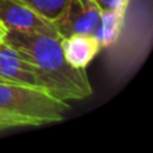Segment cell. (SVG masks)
<instances>
[{"label":"cell","mask_w":153,"mask_h":153,"mask_svg":"<svg viewBox=\"0 0 153 153\" xmlns=\"http://www.w3.org/2000/svg\"><path fill=\"white\" fill-rule=\"evenodd\" d=\"M58 34H39L8 30L4 43L38 70L48 91L62 101L83 100L91 95L86 69H74L66 62Z\"/></svg>","instance_id":"obj_1"},{"label":"cell","mask_w":153,"mask_h":153,"mask_svg":"<svg viewBox=\"0 0 153 153\" xmlns=\"http://www.w3.org/2000/svg\"><path fill=\"white\" fill-rule=\"evenodd\" d=\"M0 110L26 117L38 125L62 121L69 110L66 101L45 89L20 83H0Z\"/></svg>","instance_id":"obj_2"},{"label":"cell","mask_w":153,"mask_h":153,"mask_svg":"<svg viewBox=\"0 0 153 153\" xmlns=\"http://www.w3.org/2000/svg\"><path fill=\"white\" fill-rule=\"evenodd\" d=\"M102 10L95 0H69L62 15L54 22L61 38L73 34H87L94 36L101 22Z\"/></svg>","instance_id":"obj_3"},{"label":"cell","mask_w":153,"mask_h":153,"mask_svg":"<svg viewBox=\"0 0 153 153\" xmlns=\"http://www.w3.org/2000/svg\"><path fill=\"white\" fill-rule=\"evenodd\" d=\"M0 23L7 30L39 34H58L51 22L18 0H0Z\"/></svg>","instance_id":"obj_4"},{"label":"cell","mask_w":153,"mask_h":153,"mask_svg":"<svg viewBox=\"0 0 153 153\" xmlns=\"http://www.w3.org/2000/svg\"><path fill=\"white\" fill-rule=\"evenodd\" d=\"M0 75L7 78L12 83L28 85L48 91L47 83L38 73V70L31 63L24 61L7 43L0 45Z\"/></svg>","instance_id":"obj_5"},{"label":"cell","mask_w":153,"mask_h":153,"mask_svg":"<svg viewBox=\"0 0 153 153\" xmlns=\"http://www.w3.org/2000/svg\"><path fill=\"white\" fill-rule=\"evenodd\" d=\"M61 45L65 59L74 69H86L101 50L100 42L87 34H73L62 38Z\"/></svg>","instance_id":"obj_6"},{"label":"cell","mask_w":153,"mask_h":153,"mask_svg":"<svg viewBox=\"0 0 153 153\" xmlns=\"http://www.w3.org/2000/svg\"><path fill=\"white\" fill-rule=\"evenodd\" d=\"M125 10H114V11H102L101 22L94 38L100 42L101 48L109 47L117 40L124 23Z\"/></svg>","instance_id":"obj_7"},{"label":"cell","mask_w":153,"mask_h":153,"mask_svg":"<svg viewBox=\"0 0 153 153\" xmlns=\"http://www.w3.org/2000/svg\"><path fill=\"white\" fill-rule=\"evenodd\" d=\"M18 1L31 8L46 20L54 23L62 15L69 0H18Z\"/></svg>","instance_id":"obj_8"},{"label":"cell","mask_w":153,"mask_h":153,"mask_svg":"<svg viewBox=\"0 0 153 153\" xmlns=\"http://www.w3.org/2000/svg\"><path fill=\"white\" fill-rule=\"evenodd\" d=\"M26 126H39L35 121L26 117H20L16 114H11L7 111L0 110V132L15 128H26Z\"/></svg>","instance_id":"obj_9"},{"label":"cell","mask_w":153,"mask_h":153,"mask_svg":"<svg viewBox=\"0 0 153 153\" xmlns=\"http://www.w3.org/2000/svg\"><path fill=\"white\" fill-rule=\"evenodd\" d=\"M95 3L102 11H114V10H126L129 0H95Z\"/></svg>","instance_id":"obj_10"},{"label":"cell","mask_w":153,"mask_h":153,"mask_svg":"<svg viewBox=\"0 0 153 153\" xmlns=\"http://www.w3.org/2000/svg\"><path fill=\"white\" fill-rule=\"evenodd\" d=\"M7 31L8 30L5 28V26L3 23H0V45L4 43V39H5V35H7Z\"/></svg>","instance_id":"obj_11"},{"label":"cell","mask_w":153,"mask_h":153,"mask_svg":"<svg viewBox=\"0 0 153 153\" xmlns=\"http://www.w3.org/2000/svg\"><path fill=\"white\" fill-rule=\"evenodd\" d=\"M0 83H12V82H10L7 78H4L3 75H0Z\"/></svg>","instance_id":"obj_12"}]
</instances>
